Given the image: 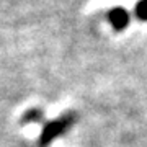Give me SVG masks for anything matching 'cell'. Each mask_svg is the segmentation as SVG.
Listing matches in <instances>:
<instances>
[{
    "mask_svg": "<svg viewBox=\"0 0 147 147\" xmlns=\"http://www.w3.org/2000/svg\"><path fill=\"white\" fill-rule=\"evenodd\" d=\"M70 123H67V118L65 119H57V121H53V123H49L44 129V134L41 137V144H47V142H51L56 136H59L61 132L69 126Z\"/></svg>",
    "mask_w": 147,
    "mask_h": 147,
    "instance_id": "6da1fadb",
    "label": "cell"
},
{
    "mask_svg": "<svg viewBox=\"0 0 147 147\" xmlns=\"http://www.w3.org/2000/svg\"><path fill=\"white\" fill-rule=\"evenodd\" d=\"M41 116H42L41 111L33 110V111H30V113H26V116H25V121H39V119H41Z\"/></svg>",
    "mask_w": 147,
    "mask_h": 147,
    "instance_id": "277c9868",
    "label": "cell"
},
{
    "mask_svg": "<svg viewBox=\"0 0 147 147\" xmlns=\"http://www.w3.org/2000/svg\"><path fill=\"white\" fill-rule=\"evenodd\" d=\"M108 20L110 23L113 25L115 30H124L127 26V23H129V13H127L124 8H113V10L108 11Z\"/></svg>",
    "mask_w": 147,
    "mask_h": 147,
    "instance_id": "7a4b0ae2",
    "label": "cell"
},
{
    "mask_svg": "<svg viewBox=\"0 0 147 147\" xmlns=\"http://www.w3.org/2000/svg\"><path fill=\"white\" fill-rule=\"evenodd\" d=\"M136 16L142 21H147V0H139V3L136 5Z\"/></svg>",
    "mask_w": 147,
    "mask_h": 147,
    "instance_id": "3957f363",
    "label": "cell"
}]
</instances>
